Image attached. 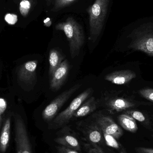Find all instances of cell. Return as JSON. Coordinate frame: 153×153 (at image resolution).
I'll return each mask as SVG.
<instances>
[{"label":"cell","instance_id":"cell-1","mask_svg":"<svg viewBox=\"0 0 153 153\" xmlns=\"http://www.w3.org/2000/svg\"><path fill=\"white\" fill-rule=\"evenodd\" d=\"M128 36L130 39L129 49L153 56V16L135 22Z\"/></svg>","mask_w":153,"mask_h":153},{"label":"cell","instance_id":"cell-2","mask_svg":"<svg viewBox=\"0 0 153 153\" xmlns=\"http://www.w3.org/2000/svg\"><path fill=\"white\" fill-rule=\"evenodd\" d=\"M56 30L63 31L69 41L70 52L74 59L79 54L85 42V36L82 26L72 17H69L56 26Z\"/></svg>","mask_w":153,"mask_h":153},{"label":"cell","instance_id":"cell-3","mask_svg":"<svg viewBox=\"0 0 153 153\" xmlns=\"http://www.w3.org/2000/svg\"><path fill=\"white\" fill-rule=\"evenodd\" d=\"M109 3L110 0H95L87 9L89 16V39L92 42H95L101 33Z\"/></svg>","mask_w":153,"mask_h":153},{"label":"cell","instance_id":"cell-4","mask_svg":"<svg viewBox=\"0 0 153 153\" xmlns=\"http://www.w3.org/2000/svg\"><path fill=\"white\" fill-rule=\"evenodd\" d=\"M120 91H116L106 98L104 106L110 114H114L136 108L147 103L135 100L126 94L120 95Z\"/></svg>","mask_w":153,"mask_h":153},{"label":"cell","instance_id":"cell-5","mask_svg":"<svg viewBox=\"0 0 153 153\" xmlns=\"http://www.w3.org/2000/svg\"><path fill=\"white\" fill-rule=\"evenodd\" d=\"M93 92L92 88H89L76 97L65 110L56 117L52 124V128H56L67 124L73 117L74 114L79 107Z\"/></svg>","mask_w":153,"mask_h":153},{"label":"cell","instance_id":"cell-6","mask_svg":"<svg viewBox=\"0 0 153 153\" xmlns=\"http://www.w3.org/2000/svg\"><path fill=\"white\" fill-rule=\"evenodd\" d=\"M81 86L80 84L75 85L55 98L42 112V117L44 120L47 122L52 120L64 104Z\"/></svg>","mask_w":153,"mask_h":153},{"label":"cell","instance_id":"cell-7","mask_svg":"<svg viewBox=\"0 0 153 153\" xmlns=\"http://www.w3.org/2000/svg\"><path fill=\"white\" fill-rule=\"evenodd\" d=\"M15 141L17 153H32L26 126L22 119L15 117Z\"/></svg>","mask_w":153,"mask_h":153},{"label":"cell","instance_id":"cell-8","mask_svg":"<svg viewBox=\"0 0 153 153\" xmlns=\"http://www.w3.org/2000/svg\"><path fill=\"white\" fill-rule=\"evenodd\" d=\"M96 124L102 133L110 135L116 139H119L123 135V130L121 128L108 116H100L96 120Z\"/></svg>","mask_w":153,"mask_h":153},{"label":"cell","instance_id":"cell-9","mask_svg":"<svg viewBox=\"0 0 153 153\" xmlns=\"http://www.w3.org/2000/svg\"><path fill=\"white\" fill-rule=\"evenodd\" d=\"M70 69L69 62L65 59L56 70L51 77L50 87L52 90L57 91L61 89L67 78Z\"/></svg>","mask_w":153,"mask_h":153},{"label":"cell","instance_id":"cell-10","mask_svg":"<svg viewBox=\"0 0 153 153\" xmlns=\"http://www.w3.org/2000/svg\"><path fill=\"white\" fill-rule=\"evenodd\" d=\"M136 77V74L130 70L116 71L106 75L104 79L112 83L124 85L128 83Z\"/></svg>","mask_w":153,"mask_h":153},{"label":"cell","instance_id":"cell-11","mask_svg":"<svg viewBox=\"0 0 153 153\" xmlns=\"http://www.w3.org/2000/svg\"><path fill=\"white\" fill-rule=\"evenodd\" d=\"M36 60L29 61L22 65L19 72V76L21 81L30 82L35 78L37 67Z\"/></svg>","mask_w":153,"mask_h":153},{"label":"cell","instance_id":"cell-12","mask_svg":"<svg viewBox=\"0 0 153 153\" xmlns=\"http://www.w3.org/2000/svg\"><path fill=\"white\" fill-rule=\"evenodd\" d=\"M99 105V102L92 96L81 105L73 115L75 118L82 117L94 112Z\"/></svg>","mask_w":153,"mask_h":153},{"label":"cell","instance_id":"cell-13","mask_svg":"<svg viewBox=\"0 0 153 153\" xmlns=\"http://www.w3.org/2000/svg\"><path fill=\"white\" fill-rule=\"evenodd\" d=\"M63 60L64 56L58 50L55 49L50 50L49 54V75L51 77L62 62Z\"/></svg>","mask_w":153,"mask_h":153},{"label":"cell","instance_id":"cell-14","mask_svg":"<svg viewBox=\"0 0 153 153\" xmlns=\"http://www.w3.org/2000/svg\"><path fill=\"white\" fill-rule=\"evenodd\" d=\"M120 125L125 130L131 133H135L138 130V127L135 120L127 114H121L118 117Z\"/></svg>","mask_w":153,"mask_h":153},{"label":"cell","instance_id":"cell-15","mask_svg":"<svg viewBox=\"0 0 153 153\" xmlns=\"http://www.w3.org/2000/svg\"><path fill=\"white\" fill-rule=\"evenodd\" d=\"M10 131V120H6L3 127L0 136V152L4 153L6 152L9 144Z\"/></svg>","mask_w":153,"mask_h":153},{"label":"cell","instance_id":"cell-16","mask_svg":"<svg viewBox=\"0 0 153 153\" xmlns=\"http://www.w3.org/2000/svg\"><path fill=\"white\" fill-rule=\"evenodd\" d=\"M57 143L68 148L74 149L77 151L81 150L80 144L77 139L71 135H65L55 139Z\"/></svg>","mask_w":153,"mask_h":153},{"label":"cell","instance_id":"cell-17","mask_svg":"<svg viewBox=\"0 0 153 153\" xmlns=\"http://www.w3.org/2000/svg\"><path fill=\"white\" fill-rule=\"evenodd\" d=\"M102 132L97 124L91 126L87 132L89 141L93 143H99L102 140Z\"/></svg>","mask_w":153,"mask_h":153},{"label":"cell","instance_id":"cell-18","mask_svg":"<svg viewBox=\"0 0 153 153\" xmlns=\"http://www.w3.org/2000/svg\"><path fill=\"white\" fill-rule=\"evenodd\" d=\"M124 113L131 116L133 118L141 123H146L147 122L146 117L141 111L131 109L124 111Z\"/></svg>","mask_w":153,"mask_h":153},{"label":"cell","instance_id":"cell-19","mask_svg":"<svg viewBox=\"0 0 153 153\" xmlns=\"http://www.w3.org/2000/svg\"><path fill=\"white\" fill-rule=\"evenodd\" d=\"M31 4L29 0H22L20 3V13L23 17H26L27 16L31 8Z\"/></svg>","mask_w":153,"mask_h":153},{"label":"cell","instance_id":"cell-20","mask_svg":"<svg viewBox=\"0 0 153 153\" xmlns=\"http://www.w3.org/2000/svg\"><path fill=\"white\" fill-rule=\"evenodd\" d=\"M54 6L53 11L56 12L72 3L75 0H54Z\"/></svg>","mask_w":153,"mask_h":153},{"label":"cell","instance_id":"cell-21","mask_svg":"<svg viewBox=\"0 0 153 153\" xmlns=\"http://www.w3.org/2000/svg\"><path fill=\"white\" fill-rule=\"evenodd\" d=\"M103 137L105 139V142L108 146H110L115 149L119 148L120 146L118 142L116 140V138L108 134L105 133H102Z\"/></svg>","mask_w":153,"mask_h":153},{"label":"cell","instance_id":"cell-22","mask_svg":"<svg viewBox=\"0 0 153 153\" xmlns=\"http://www.w3.org/2000/svg\"><path fill=\"white\" fill-rule=\"evenodd\" d=\"M138 93L147 100L153 102V88H143L138 91Z\"/></svg>","mask_w":153,"mask_h":153},{"label":"cell","instance_id":"cell-23","mask_svg":"<svg viewBox=\"0 0 153 153\" xmlns=\"http://www.w3.org/2000/svg\"><path fill=\"white\" fill-rule=\"evenodd\" d=\"M56 149L58 153H79L77 151L74 149L68 148L62 146H57Z\"/></svg>","mask_w":153,"mask_h":153},{"label":"cell","instance_id":"cell-24","mask_svg":"<svg viewBox=\"0 0 153 153\" xmlns=\"http://www.w3.org/2000/svg\"><path fill=\"white\" fill-rule=\"evenodd\" d=\"M6 21L10 24H14L18 20L17 16L13 14H6L5 17Z\"/></svg>","mask_w":153,"mask_h":153},{"label":"cell","instance_id":"cell-25","mask_svg":"<svg viewBox=\"0 0 153 153\" xmlns=\"http://www.w3.org/2000/svg\"><path fill=\"white\" fill-rule=\"evenodd\" d=\"M7 108L6 101L2 98H0V116L4 112Z\"/></svg>","mask_w":153,"mask_h":153},{"label":"cell","instance_id":"cell-26","mask_svg":"<svg viewBox=\"0 0 153 153\" xmlns=\"http://www.w3.org/2000/svg\"><path fill=\"white\" fill-rule=\"evenodd\" d=\"M136 150L137 153H153V149L152 148L138 147Z\"/></svg>","mask_w":153,"mask_h":153},{"label":"cell","instance_id":"cell-27","mask_svg":"<svg viewBox=\"0 0 153 153\" xmlns=\"http://www.w3.org/2000/svg\"><path fill=\"white\" fill-rule=\"evenodd\" d=\"M1 116H0V125H1Z\"/></svg>","mask_w":153,"mask_h":153},{"label":"cell","instance_id":"cell-28","mask_svg":"<svg viewBox=\"0 0 153 153\" xmlns=\"http://www.w3.org/2000/svg\"><path fill=\"white\" fill-rule=\"evenodd\" d=\"M120 153H123V152H121Z\"/></svg>","mask_w":153,"mask_h":153}]
</instances>
